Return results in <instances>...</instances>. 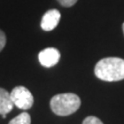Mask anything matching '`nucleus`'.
Here are the masks:
<instances>
[{
    "mask_svg": "<svg viewBox=\"0 0 124 124\" xmlns=\"http://www.w3.org/2000/svg\"><path fill=\"white\" fill-rule=\"evenodd\" d=\"M82 124H103V123L99 118L95 117V116H88L87 118L84 119Z\"/></svg>",
    "mask_w": 124,
    "mask_h": 124,
    "instance_id": "obj_8",
    "label": "nucleus"
},
{
    "mask_svg": "<svg viewBox=\"0 0 124 124\" xmlns=\"http://www.w3.org/2000/svg\"><path fill=\"white\" fill-rule=\"evenodd\" d=\"M50 106L54 114L58 116H69L79 110L81 99L75 93H61L53 96Z\"/></svg>",
    "mask_w": 124,
    "mask_h": 124,
    "instance_id": "obj_2",
    "label": "nucleus"
},
{
    "mask_svg": "<svg viewBox=\"0 0 124 124\" xmlns=\"http://www.w3.org/2000/svg\"><path fill=\"white\" fill-rule=\"evenodd\" d=\"M59 2V4L64 6V7H70L72 5H75L78 2V0H57Z\"/></svg>",
    "mask_w": 124,
    "mask_h": 124,
    "instance_id": "obj_9",
    "label": "nucleus"
},
{
    "mask_svg": "<svg viewBox=\"0 0 124 124\" xmlns=\"http://www.w3.org/2000/svg\"><path fill=\"white\" fill-rule=\"evenodd\" d=\"M39 63L45 67H52L60 60V52L55 48H46L38 54Z\"/></svg>",
    "mask_w": 124,
    "mask_h": 124,
    "instance_id": "obj_4",
    "label": "nucleus"
},
{
    "mask_svg": "<svg viewBox=\"0 0 124 124\" xmlns=\"http://www.w3.org/2000/svg\"><path fill=\"white\" fill-rule=\"evenodd\" d=\"M14 102L10 96V92L3 88H0V114L3 118L6 117V114L11 112L14 108Z\"/></svg>",
    "mask_w": 124,
    "mask_h": 124,
    "instance_id": "obj_6",
    "label": "nucleus"
},
{
    "mask_svg": "<svg viewBox=\"0 0 124 124\" xmlns=\"http://www.w3.org/2000/svg\"><path fill=\"white\" fill-rule=\"evenodd\" d=\"M60 11L57 9H50L44 15L41 19L40 26L44 31H52L55 29L60 21Z\"/></svg>",
    "mask_w": 124,
    "mask_h": 124,
    "instance_id": "obj_5",
    "label": "nucleus"
},
{
    "mask_svg": "<svg viewBox=\"0 0 124 124\" xmlns=\"http://www.w3.org/2000/svg\"><path fill=\"white\" fill-rule=\"evenodd\" d=\"M8 124H31V118L30 115L26 112H23L17 117L11 119Z\"/></svg>",
    "mask_w": 124,
    "mask_h": 124,
    "instance_id": "obj_7",
    "label": "nucleus"
},
{
    "mask_svg": "<svg viewBox=\"0 0 124 124\" xmlns=\"http://www.w3.org/2000/svg\"><path fill=\"white\" fill-rule=\"evenodd\" d=\"M122 30H123V34H124V23L122 24Z\"/></svg>",
    "mask_w": 124,
    "mask_h": 124,
    "instance_id": "obj_11",
    "label": "nucleus"
},
{
    "mask_svg": "<svg viewBox=\"0 0 124 124\" xmlns=\"http://www.w3.org/2000/svg\"><path fill=\"white\" fill-rule=\"evenodd\" d=\"M6 44V36H5V33L0 29V52L3 50V48L5 46Z\"/></svg>",
    "mask_w": 124,
    "mask_h": 124,
    "instance_id": "obj_10",
    "label": "nucleus"
},
{
    "mask_svg": "<svg viewBox=\"0 0 124 124\" xmlns=\"http://www.w3.org/2000/svg\"><path fill=\"white\" fill-rule=\"evenodd\" d=\"M96 78L106 82L124 80V59L118 57L102 58L94 67Z\"/></svg>",
    "mask_w": 124,
    "mask_h": 124,
    "instance_id": "obj_1",
    "label": "nucleus"
},
{
    "mask_svg": "<svg viewBox=\"0 0 124 124\" xmlns=\"http://www.w3.org/2000/svg\"><path fill=\"white\" fill-rule=\"evenodd\" d=\"M10 96L14 104L21 110H29L34 103L32 93L24 86L15 87L10 92Z\"/></svg>",
    "mask_w": 124,
    "mask_h": 124,
    "instance_id": "obj_3",
    "label": "nucleus"
}]
</instances>
